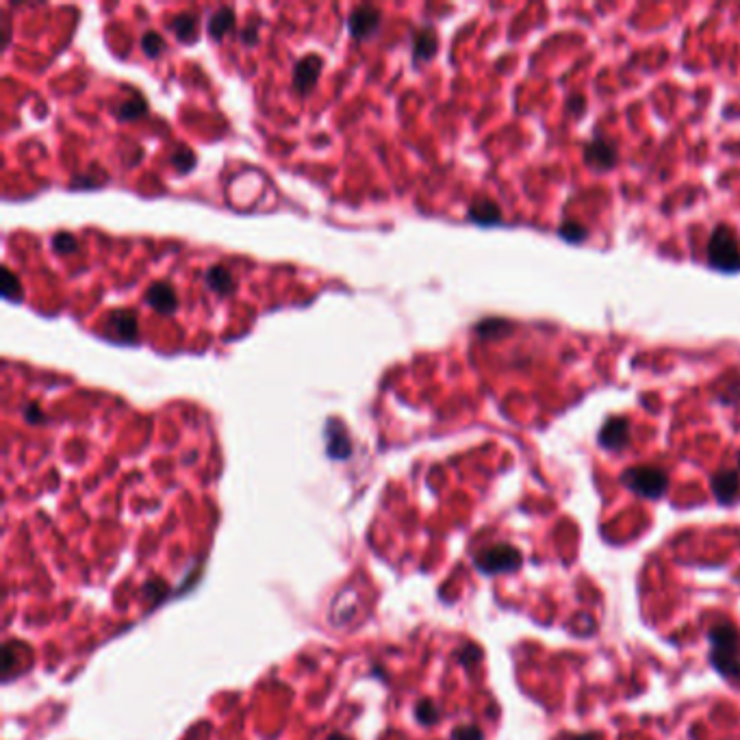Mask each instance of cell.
Returning a JSON list of instances; mask_svg holds the SVG:
<instances>
[{
	"mask_svg": "<svg viewBox=\"0 0 740 740\" xmlns=\"http://www.w3.org/2000/svg\"><path fill=\"white\" fill-rule=\"evenodd\" d=\"M569 740H601V736H599V734H595V731H588V734L574 736V738H569Z\"/></svg>",
	"mask_w": 740,
	"mask_h": 740,
	"instance_id": "cell-29",
	"label": "cell"
},
{
	"mask_svg": "<svg viewBox=\"0 0 740 740\" xmlns=\"http://www.w3.org/2000/svg\"><path fill=\"white\" fill-rule=\"evenodd\" d=\"M524 562V556L521 551L508 543H497L491 547H485L480 554L473 558V564L477 567V571H482L487 576H500V574H510L517 571Z\"/></svg>",
	"mask_w": 740,
	"mask_h": 740,
	"instance_id": "cell-4",
	"label": "cell"
},
{
	"mask_svg": "<svg viewBox=\"0 0 740 740\" xmlns=\"http://www.w3.org/2000/svg\"><path fill=\"white\" fill-rule=\"evenodd\" d=\"M206 285H208L215 293H220V295H228V293L235 289L233 276H231L224 268H220V265H215V268H211V270L206 272Z\"/></svg>",
	"mask_w": 740,
	"mask_h": 740,
	"instance_id": "cell-15",
	"label": "cell"
},
{
	"mask_svg": "<svg viewBox=\"0 0 740 740\" xmlns=\"http://www.w3.org/2000/svg\"><path fill=\"white\" fill-rule=\"evenodd\" d=\"M710 487L719 504L731 506L740 497V473L731 469H721L712 475Z\"/></svg>",
	"mask_w": 740,
	"mask_h": 740,
	"instance_id": "cell-6",
	"label": "cell"
},
{
	"mask_svg": "<svg viewBox=\"0 0 740 740\" xmlns=\"http://www.w3.org/2000/svg\"><path fill=\"white\" fill-rule=\"evenodd\" d=\"M254 35H256V26L252 24V26L245 31V37H243V39H245V43H254V41H256V37H254Z\"/></svg>",
	"mask_w": 740,
	"mask_h": 740,
	"instance_id": "cell-30",
	"label": "cell"
},
{
	"mask_svg": "<svg viewBox=\"0 0 740 740\" xmlns=\"http://www.w3.org/2000/svg\"><path fill=\"white\" fill-rule=\"evenodd\" d=\"M469 220L475 222V224H480V226H493V224L502 222V211H500V206L493 200L480 198V200H475L471 204Z\"/></svg>",
	"mask_w": 740,
	"mask_h": 740,
	"instance_id": "cell-13",
	"label": "cell"
},
{
	"mask_svg": "<svg viewBox=\"0 0 740 740\" xmlns=\"http://www.w3.org/2000/svg\"><path fill=\"white\" fill-rule=\"evenodd\" d=\"M24 415H26V419H28L31 423H39V421H43V413H41V408H39V406H26V408H24Z\"/></svg>",
	"mask_w": 740,
	"mask_h": 740,
	"instance_id": "cell-28",
	"label": "cell"
},
{
	"mask_svg": "<svg viewBox=\"0 0 740 740\" xmlns=\"http://www.w3.org/2000/svg\"><path fill=\"white\" fill-rule=\"evenodd\" d=\"M567 109H569V113H571V115H582V113H584V109H586V100H584V96L574 94V96L567 100Z\"/></svg>",
	"mask_w": 740,
	"mask_h": 740,
	"instance_id": "cell-27",
	"label": "cell"
},
{
	"mask_svg": "<svg viewBox=\"0 0 740 740\" xmlns=\"http://www.w3.org/2000/svg\"><path fill=\"white\" fill-rule=\"evenodd\" d=\"M706 256H708V265L714 270L738 272L740 270V241H738V237L727 226H719L708 239Z\"/></svg>",
	"mask_w": 740,
	"mask_h": 740,
	"instance_id": "cell-2",
	"label": "cell"
},
{
	"mask_svg": "<svg viewBox=\"0 0 740 740\" xmlns=\"http://www.w3.org/2000/svg\"><path fill=\"white\" fill-rule=\"evenodd\" d=\"M477 334L480 337H487V339H493V337H504L510 332V324L506 319H487L482 322L480 326L475 328Z\"/></svg>",
	"mask_w": 740,
	"mask_h": 740,
	"instance_id": "cell-18",
	"label": "cell"
},
{
	"mask_svg": "<svg viewBox=\"0 0 740 740\" xmlns=\"http://www.w3.org/2000/svg\"><path fill=\"white\" fill-rule=\"evenodd\" d=\"M105 334L117 341H135L137 339V319L128 311H113L105 322Z\"/></svg>",
	"mask_w": 740,
	"mask_h": 740,
	"instance_id": "cell-9",
	"label": "cell"
},
{
	"mask_svg": "<svg viewBox=\"0 0 740 740\" xmlns=\"http://www.w3.org/2000/svg\"><path fill=\"white\" fill-rule=\"evenodd\" d=\"M3 295L7 300H20L22 297V285L9 268H3Z\"/></svg>",
	"mask_w": 740,
	"mask_h": 740,
	"instance_id": "cell-21",
	"label": "cell"
},
{
	"mask_svg": "<svg viewBox=\"0 0 740 740\" xmlns=\"http://www.w3.org/2000/svg\"><path fill=\"white\" fill-rule=\"evenodd\" d=\"M417 717H419L421 723H432V721H437L439 712H437V708H434L430 702H423V704H419V708H417Z\"/></svg>",
	"mask_w": 740,
	"mask_h": 740,
	"instance_id": "cell-26",
	"label": "cell"
},
{
	"mask_svg": "<svg viewBox=\"0 0 740 740\" xmlns=\"http://www.w3.org/2000/svg\"><path fill=\"white\" fill-rule=\"evenodd\" d=\"M142 48H144L146 57H157V55H161L165 51V41H163V37L159 33L148 31L144 35V39H142Z\"/></svg>",
	"mask_w": 740,
	"mask_h": 740,
	"instance_id": "cell-22",
	"label": "cell"
},
{
	"mask_svg": "<svg viewBox=\"0 0 740 740\" xmlns=\"http://www.w3.org/2000/svg\"><path fill=\"white\" fill-rule=\"evenodd\" d=\"M434 51H437V37H434V33H432V31H421V33H417V37H415V48H413L415 59L428 61V59L434 55Z\"/></svg>",
	"mask_w": 740,
	"mask_h": 740,
	"instance_id": "cell-17",
	"label": "cell"
},
{
	"mask_svg": "<svg viewBox=\"0 0 740 740\" xmlns=\"http://www.w3.org/2000/svg\"><path fill=\"white\" fill-rule=\"evenodd\" d=\"M144 113H146V100H144L142 96H135L133 100L122 102V107H120V111H117V115H120L122 120H135V117H139V115H144Z\"/></svg>",
	"mask_w": 740,
	"mask_h": 740,
	"instance_id": "cell-20",
	"label": "cell"
},
{
	"mask_svg": "<svg viewBox=\"0 0 740 740\" xmlns=\"http://www.w3.org/2000/svg\"><path fill=\"white\" fill-rule=\"evenodd\" d=\"M738 469H740V454H738ZM740 473V471H738Z\"/></svg>",
	"mask_w": 740,
	"mask_h": 740,
	"instance_id": "cell-32",
	"label": "cell"
},
{
	"mask_svg": "<svg viewBox=\"0 0 740 740\" xmlns=\"http://www.w3.org/2000/svg\"><path fill=\"white\" fill-rule=\"evenodd\" d=\"M171 31L176 33L181 41H191L196 39L198 33V16L196 14H183L171 20Z\"/></svg>",
	"mask_w": 740,
	"mask_h": 740,
	"instance_id": "cell-16",
	"label": "cell"
},
{
	"mask_svg": "<svg viewBox=\"0 0 740 740\" xmlns=\"http://www.w3.org/2000/svg\"><path fill=\"white\" fill-rule=\"evenodd\" d=\"M621 482L632 493H636L640 497L658 500L669 489V475L658 467L638 465V467H630L621 473Z\"/></svg>",
	"mask_w": 740,
	"mask_h": 740,
	"instance_id": "cell-3",
	"label": "cell"
},
{
	"mask_svg": "<svg viewBox=\"0 0 740 740\" xmlns=\"http://www.w3.org/2000/svg\"><path fill=\"white\" fill-rule=\"evenodd\" d=\"M452 740H485V734L475 725H462L452 731Z\"/></svg>",
	"mask_w": 740,
	"mask_h": 740,
	"instance_id": "cell-25",
	"label": "cell"
},
{
	"mask_svg": "<svg viewBox=\"0 0 740 740\" xmlns=\"http://www.w3.org/2000/svg\"><path fill=\"white\" fill-rule=\"evenodd\" d=\"M710 665L727 682H740V632L729 621L710 628Z\"/></svg>",
	"mask_w": 740,
	"mask_h": 740,
	"instance_id": "cell-1",
	"label": "cell"
},
{
	"mask_svg": "<svg viewBox=\"0 0 740 740\" xmlns=\"http://www.w3.org/2000/svg\"><path fill=\"white\" fill-rule=\"evenodd\" d=\"M584 161L588 167L597 171H608L617 165V148L610 142L595 137L593 142L584 146Z\"/></svg>",
	"mask_w": 740,
	"mask_h": 740,
	"instance_id": "cell-7",
	"label": "cell"
},
{
	"mask_svg": "<svg viewBox=\"0 0 740 740\" xmlns=\"http://www.w3.org/2000/svg\"><path fill=\"white\" fill-rule=\"evenodd\" d=\"M558 235L564 237L567 241H571V243H580V241H584L588 237V231H586V226H582L578 222H562L560 228H558Z\"/></svg>",
	"mask_w": 740,
	"mask_h": 740,
	"instance_id": "cell-19",
	"label": "cell"
},
{
	"mask_svg": "<svg viewBox=\"0 0 740 740\" xmlns=\"http://www.w3.org/2000/svg\"><path fill=\"white\" fill-rule=\"evenodd\" d=\"M53 248L59 252V254H70V252H76V239L70 235V233H57L53 237Z\"/></svg>",
	"mask_w": 740,
	"mask_h": 740,
	"instance_id": "cell-24",
	"label": "cell"
},
{
	"mask_svg": "<svg viewBox=\"0 0 740 740\" xmlns=\"http://www.w3.org/2000/svg\"><path fill=\"white\" fill-rule=\"evenodd\" d=\"M146 302L150 304L154 311H159L163 315L176 311V307H179V297H176V293H174V289L167 282L150 285L148 291H146Z\"/></svg>",
	"mask_w": 740,
	"mask_h": 740,
	"instance_id": "cell-12",
	"label": "cell"
},
{
	"mask_svg": "<svg viewBox=\"0 0 740 740\" xmlns=\"http://www.w3.org/2000/svg\"><path fill=\"white\" fill-rule=\"evenodd\" d=\"M326 452L334 460H343L352 454V443L343 423L339 419H328L326 421Z\"/></svg>",
	"mask_w": 740,
	"mask_h": 740,
	"instance_id": "cell-8",
	"label": "cell"
},
{
	"mask_svg": "<svg viewBox=\"0 0 740 740\" xmlns=\"http://www.w3.org/2000/svg\"><path fill=\"white\" fill-rule=\"evenodd\" d=\"M233 26H235V11L231 7H222L211 16L208 33L213 39H222L228 31H233Z\"/></svg>",
	"mask_w": 740,
	"mask_h": 740,
	"instance_id": "cell-14",
	"label": "cell"
},
{
	"mask_svg": "<svg viewBox=\"0 0 740 740\" xmlns=\"http://www.w3.org/2000/svg\"><path fill=\"white\" fill-rule=\"evenodd\" d=\"M630 443V421L623 417L608 419L599 430V445L610 452H621Z\"/></svg>",
	"mask_w": 740,
	"mask_h": 740,
	"instance_id": "cell-5",
	"label": "cell"
},
{
	"mask_svg": "<svg viewBox=\"0 0 740 740\" xmlns=\"http://www.w3.org/2000/svg\"><path fill=\"white\" fill-rule=\"evenodd\" d=\"M380 11L371 5H363L359 9L352 11L350 16V33L356 37V39H365V37H371L378 26H380Z\"/></svg>",
	"mask_w": 740,
	"mask_h": 740,
	"instance_id": "cell-10",
	"label": "cell"
},
{
	"mask_svg": "<svg viewBox=\"0 0 740 740\" xmlns=\"http://www.w3.org/2000/svg\"><path fill=\"white\" fill-rule=\"evenodd\" d=\"M328 740H352V738H345V736H341V734H332Z\"/></svg>",
	"mask_w": 740,
	"mask_h": 740,
	"instance_id": "cell-31",
	"label": "cell"
},
{
	"mask_svg": "<svg viewBox=\"0 0 740 740\" xmlns=\"http://www.w3.org/2000/svg\"><path fill=\"white\" fill-rule=\"evenodd\" d=\"M171 161H174V165H176V169H179V171H187V169H191V167L196 165V157H194V152H191L189 148H185V146H181L176 152H174Z\"/></svg>",
	"mask_w": 740,
	"mask_h": 740,
	"instance_id": "cell-23",
	"label": "cell"
},
{
	"mask_svg": "<svg viewBox=\"0 0 740 740\" xmlns=\"http://www.w3.org/2000/svg\"><path fill=\"white\" fill-rule=\"evenodd\" d=\"M322 74V59L319 57H304L293 72V87L300 94H309L311 87H315L317 78Z\"/></svg>",
	"mask_w": 740,
	"mask_h": 740,
	"instance_id": "cell-11",
	"label": "cell"
}]
</instances>
